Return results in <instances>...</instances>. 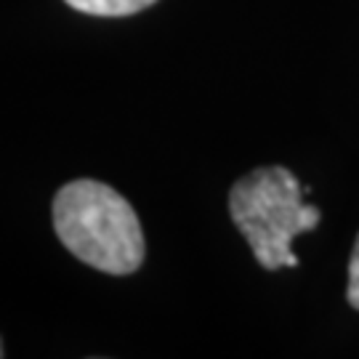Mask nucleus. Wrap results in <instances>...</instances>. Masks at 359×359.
I'll return each instance as SVG.
<instances>
[{
    "label": "nucleus",
    "mask_w": 359,
    "mask_h": 359,
    "mask_svg": "<svg viewBox=\"0 0 359 359\" xmlns=\"http://www.w3.org/2000/svg\"><path fill=\"white\" fill-rule=\"evenodd\" d=\"M53 229L67 250L104 274H133L144 261V231L136 210L102 181L77 179L53 197Z\"/></svg>",
    "instance_id": "f257e3e1"
},
{
    "label": "nucleus",
    "mask_w": 359,
    "mask_h": 359,
    "mask_svg": "<svg viewBox=\"0 0 359 359\" xmlns=\"http://www.w3.org/2000/svg\"><path fill=\"white\" fill-rule=\"evenodd\" d=\"M304 194L301 181L283 165L256 168L231 187V221L264 269L298 266L290 243L320 224V210L304 203Z\"/></svg>",
    "instance_id": "f03ea898"
},
{
    "label": "nucleus",
    "mask_w": 359,
    "mask_h": 359,
    "mask_svg": "<svg viewBox=\"0 0 359 359\" xmlns=\"http://www.w3.org/2000/svg\"><path fill=\"white\" fill-rule=\"evenodd\" d=\"M65 3L90 16H130L149 8L157 0H65Z\"/></svg>",
    "instance_id": "7ed1b4c3"
},
{
    "label": "nucleus",
    "mask_w": 359,
    "mask_h": 359,
    "mask_svg": "<svg viewBox=\"0 0 359 359\" xmlns=\"http://www.w3.org/2000/svg\"><path fill=\"white\" fill-rule=\"evenodd\" d=\"M346 298L354 309H359V234L351 248V261H348V287Z\"/></svg>",
    "instance_id": "20e7f679"
},
{
    "label": "nucleus",
    "mask_w": 359,
    "mask_h": 359,
    "mask_svg": "<svg viewBox=\"0 0 359 359\" xmlns=\"http://www.w3.org/2000/svg\"><path fill=\"white\" fill-rule=\"evenodd\" d=\"M0 357H3V341H0Z\"/></svg>",
    "instance_id": "39448f33"
}]
</instances>
